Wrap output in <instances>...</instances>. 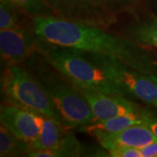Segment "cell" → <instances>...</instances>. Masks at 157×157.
Returning a JSON list of instances; mask_svg holds the SVG:
<instances>
[{
	"mask_svg": "<svg viewBox=\"0 0 157 157\" xmlns=\"http://www.w3.org/2000/svg\"><path fill=\"white\" fill-rule=\"evenodd\" d=\"M2 88L9 104L52 118L68 127L39 79L27 70L11 65L3 75Z\"/></svg>",
	"mask_w": 157,
	"mask_h": 157,
	"instance_id": "3957f363",
	"label": "cell"
},
{
	"mask_svg": "<svg viewBox=\"0 0 157 157\" xmlns=\"http://www.w3.org/2000/svg\"><path fill=\"white\" fill-rule=\"evenodd\" d=\"M87 101L96 121L121 115H145L139 107L127 98L100 92L78 89Z\"/></svg>",
	"mask_w": 157,
	"mask_h": 157,
	"instance_id": "ba28073f",
	"label": "cell"
},
{
	"mask_svg": "<svg viewBox=\"0 0 157 157\" xmlns=\"http://www.w3.org/2000/svg\"><path fill=\"white\" fill-rule=\"evenodd\" d=\"M80 155V143L73 134H66L53 149L31 151L28 156L64 157Z\"/></svg>",
	"mask_w": 157,
	"mask_h": 157,
	"instance_id": "4fadbf2b",
	"label": "cell"
},
{
	"mask_svg": "<svg viewBox=\"0 0 157 157\" xmlns=\"http://www.w3.org/2000/svg\"><path fill=\"white\" fill-rule=\"evenodd\" d=\"M44 116L15 105L2 106L1 125L18 139L33 142L41 132Z\"/></svg>",
	"mask_w": 157,
	"mask_h": 157,
	"instance_id": "52a82bcc",
	"label": "cell"
},
{
	"mask_svg": "<svg viewBox=\"0 0 157 157\" xmlns=\"http://www.w3.org/2000/svg\"><path fill=\"white\" fill-rule=\"evenodd\" d=\"M66 126L49 117L43 119L41 132L36 140L31 142V151L55 148L66 135Z\"/></svg>",
	"mask_w": 157,
	"mask_h": 157,
	"instance_id": "8fae6325",
	"label": "cell"
},
{
	"mask_svg": "<svg viewBox=\"0 0 157 157\" xmlns=\"http://www.w3.org/2000/svg\"><path fill=\"white\" fill-rule=\"evenodd\" d=\"M109 153L110 156L114 157H142L140 148L133 147H117Z\"/></svg>",
	"mask_w": 157,
	"mask_h": 157,
	"instance_id": "ac0fdd59",
	"label": "cell"
},
{
	"mask_svg": "<svg viewBox=\"0 0 157 157\" xmlns=\"http://www.w3.org/2000/svg\"><path fill=\"white\" fill-rule=\"evenodd\" d=\"M89 53L128 95L157 107V83L148 74L136 71L113 57Z\"/></svg>",
	"mask_w": 157,
	"mask_h": 157,
	"instance_id": "8992f818",
	"label": "cell"
},
{
	"mask_svg": "<svg viewBox=\"0 0 157 157\" xmlns=\"http://www.w3.org/2000/svg\"><path fill=\"white\" fill-rule=\"evenodd\" d=\"M100 141L101 146L108 151L117 147H133L141 148L157 141L151 129L146 124H137L117 133H100L92 134Z\"/></svg>",
	"mask_w": 157,
	"mask_h": 157,
	"instance_id": "30bf717a",
	"label": "cell"
},
{
	"mask_svg": "<svg viewBox=\"0 0 157 157\" xmlns=\"http://www.w3.org/2000/svg\"><path fill=\"white\" fill-rule=\"evenodd\" d=\"M19 26L17 7L8 0L0 1V29L13 28Z\"/></svg>",
	"mask_w": 157,
	"mask_h": 157,
	"instance_id": "e0dca14e",
	"label": "cell"
},
{
	"mask_svg": "<svg viewBox=\"0 0 157 157\" xmlns=\"http://www.w3.org/2000/svg\"><path fill=\"white\" fill-rule=\"evenodd\" d=\"M128 39L142 46L157 47V19L130 29Z\"/></svg>",
	"mask_w": 157,
	"mask_h": 157,
	"instance_id": "9a60e30c",
	"label": "cell"
},
{
	"mask_svg": "<svg viewBox=\"0 0 157 157\" xmlns=\"http://www.w3.org/2000/svg\"><path fill=\"white\" fill-rule=\"evenodd\" d=\"M31 142L20 140L1 125L0 128V155L14 156L31 152Z\"/></svg>",
	"mask_w": 157,
	"mask_h": 157,
	"instance_id": "5bb4252c",
	"label": "cell"
},
{
	"mask_svg": "<svg viewBox=\"0 0 157 157\" xmlns=\"http://www.w3.org/2000/svg\"><path fill=\"white\" fill-rule=\"evenodd\" d=\"M36 78L43 86L68 127L87 126L95 122L87 101L73 84L59 78L55 74L41 71Z\"/></svg>",
	"mask_w": 157,
	"mask_h": 157,
	"instance_id": "277c9868",
	"label": "cell"
},
{
	"mask_svg": "<svg viewBox=\"0 0 157 157\" xmlns=\"http://www.w3.org/2000/svg\"><path fill=\"white\" fill-rule=\"evenodd\" d=\"M142 157H157V141L140 148Z\"/></svg>",
	"mask_w": 157,
	"mask_h": 157,
	"instance_id": "d6986e66",
	"label": "cell"
},
{
	"mask_svg": "<svg viewBox=\"0 0 157 157\" xmlns=\"http://www.w3.org/2000/svg\"><path fill=\"white\" fill-rule=\"evenodd\" d=\"M37 39L28 30L20 25L0 31L2 59L11 65L25 60L36 49Z\"/></svg>",
	"mask_w": 157,
	"mask_h": 157,
	"instance_id": "9c48e42d",
	"label": "cell"
},
{
	"mask_svg": "<svg viewBox=\"0 0 157 157\" xmlns=\"http://www.w3.org/2000/svg\"><path fill=\"white\" fill-rule=\"evenodd\" d=\"M36 49L45 57L48 64L78 89L124 98L129 96L89 52L53 45L38 38Z\"/></svg>",
	"mask_w": 157,
	"mask_h": 157,
	"instance_id": "7a4b0ae2",
	"label": "cell"
},
{
	"mask_svg": "<svg viewBox=\"0 0 157 157\" xmlns=\"http://www.w3.org/2000/svg\"><path fill=\"white\" fill-rule=\"evenodd\" d=\"M146 125L151 129L152 133L154 134V135L155 136V138L157 139V120L155 118H151L150 116H148L147 120Z\"/></svg>",
	"mask_w": 157,
	"mask_h": 157,
	"instance_id": "ffe728a7",
	"label": "cell"
},
{
	"mask_svg": "<svg viewBox=\"0 0 157 157\" xmlns=\"http://www.w3.org/2000/svg\"><path fill=\"white\" fill-rule=\"evenodd\" d=\"M148 75H149V77H150V78H151L152 79L154 80V81H155V82L157 83V77H156V76H155L154 74H148Z\"/></svg>",
	"mask_w": 157,
	"mask_h": 157,
	"instance_id": "44dd1931",
	"label": "cell"
},
{
	"mask_svg": "<svg viewBox=\"0 0 157 157\" xmlns=\"http://www.w3.org/2000/svg\"><path fill=\"white\" fill-rule=\"evenodd\" d=\"M18 9H21L31 15L53 16V11L45 0H8Z\"/></svg>",
	"mask_w": 157,
	"mask_h": 157,
	"instance_id": "2e32d148",
	"label": "cell"
},
{
	"mask_svg": "<svg viewBox=\"0 0 157 157\" xmlns=\"http://www.w3.org/2000/svg\"><path fill=\"white\" fill-rule=\"evenodd\" d=\"M33 31L38 39L51 44L113 57L147 74L154 72V62L142 45L100 27L56 16H38L34 17Z\"/></svg>",
	"mask_w": 157,
	"mask_h": 157,
	"instance_id": "6da1fadb",
	"label": "cell"
},
{
	"mask_svg": "<svg viewBox=\"0 0 157 157\" xmlns=\"http://www.w3.org/2000/svg\"><path fill=\"white\" fill-rule=\"evenodd\" d=\"M53 14L67 20L106 27L116 21L113 0H45Z\"/></svg>",
	"mask_w": 157,
	"mask_h": 157,
	"instance_id": "5b68a950",
	"label": "cell"
},
{
	"mask_svg": "<svg viewBox=\"0 0 157 157\" xmlns=\"http://www.w3.org/2000/svg\"><path fill=\"white\" fill-rule=\"evenodd\" d=\"M149 115H121L117 117L107 119L104 121H95L94 123L85 126L86 132L94 134L100 133H117L137 124H146Z\"/></svg>",
	"mask_w": 157,
	"mask_h": 157,
	"instance_id": "7c38bea8",
	"label": "cell"
}]
</instances>
